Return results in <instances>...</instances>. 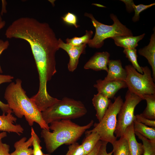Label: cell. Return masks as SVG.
<instances>
[{
    "instance_id": "30bf717a",
    "label": "cell",
    "mask_w": 155,
    "mask_h": 155,
    "mask_svg": "<svg viewBox=\"0 0 155 155\" xmlns=\"http://www.w3.org/2000/svg\"><path fill=\"white\" fill-rule=\"evenodd\" d=\"M110 56V53L107 51L97 52L86 63L84 68L96 71L104 70L107 72Z\"/></svg>"
},
{
    "instance_id": "5b68a950",
    "label": "cell",
    "mask_w": 155,
    "mask_h": 155,
    "mask_svg": "<svg viewBox=\"0 0 155 155\" xmlns=\"http://www.w3.org/2000/svg\"><path fill=\"white\" fill-rule=\"evenodd\" d=\"M141 67L143 74L138 72L131 65H126L125 82L128 90L144 100V95L155 94V84L151 69L147 66Z\"/></svg>"
},
{
    "instance_id": "f35d334b",
    "label": "cell",
    "mask_w": 155,
    "mask_h": 155,
    "mask_svg": "<svg viewBox=\"0 0 155 155\" xmlns=\"http://www.w3.org/2000/svg\"><path fill=\"white\" fill-rule=\"evenodd\" d=\"M2 21V18L1 16L0 15V22Z\"/></svg>"
},
{
    "instance_id": "9a60e30c",
    "label": "cell",
    "mask_w": 155,
    "mask_h": 155,
    "mask_svg": "<svg viewBox=\"0 0 155 155\" xmlns=\"http://www.w3.org/2000/svg\"><path fill=\"white\" fill-rule=\"evenodd\" d=\"M92 100L96 111V116L99 122L105 114L111 102V100L106 96L99 93L94 95Z\"/></svg>"
},
{
    "instance_id": "e575fe53",
    "label": "cell",
    "mask_w": 155,
    "mask_h": 155,
    "mask_svg": "<svg viewBox=\"0 0 155 155\" xmlns=\"http://www.w3.org/2000/svg\"><path fill=\"white\" fill-rule=\"evenodd\" d=\"M120 1L125 3L126 10L128 12H131L133 11V9L132 5L134 3L133 0H121Z\"/></svg>"
},
{
    "instance_id": "d590c367",
    "label": "cell",
    "mask_w": 155,
    "mask_h": 155,
    "mask_svg": "<svg viewBox=\"0 0 155 155\" xmlns=\"http://www.w3.org/2000/svg\"><path fill=\"white\" fill-rule=\"evenodd\" d=\"M6 132L3 131L0 133V141H1L2 139L7 136Z\"/></svg>"
},
{
    "instance_id": "8d00e7d4",
    "label": "cell",
    "mask_w": 155,
    "mask_h": 155,
    "mask_svg": "<svg viewBox=\"0 0 155 155\" xmlns=\"http://www.w3.org/2000/svg\"><path fill=\"white\" fill-rule=\"evenodd\" d=\"M5 22L4 21H2L0 22V30L3 28L5 25Z\"/></svg>"
},
{
    "instance_id": "8fae6325",
    "label": "cell",
    "mask_w": 155,
    "mask_h": 155,
    "mask_svg": "<svg viewBox=\"0 0 155 155\" xmlns=\"http://www.w3.org/2000/svg\"><path fill=\"white\" fill-rule=\"evenodd\" d=\"M107 74L104 80L125 82L127 73L120 60H110L108 64Z\"/></svg>"
},
{
    "instance_id": "4dcf8cb0",
    "label": "cell",
    "mask_w": 155,
    "mask_h": 155,
    "mask_svg": "<svg viewBox=\"0 0 155 155\" xmlns=\"http://www.w3.org/2000/svg\"><path fill=\"white\" fill-rule=\"evenodd\" d=\"M102 141V144L99 149L97 155H112V151L109 153H108L107 152L106 146L108 143Z\"/></svg>"
},
{
    "instance_id": "8992f818",
    "label": "cell",
    "mask_w": 155,
    "mask_h": 155,
    "mask_svg": "<svg viewBox=\"0 0 155 155\" xmlns=\"http://www.w3.org/2000/svg\"><path fill=\"white\" fill-rule=\"evenodd\" d=\"M114 99V102H111L101 120L95 123L92 129L88 131L97 132L100 137V140L111 144L117 140L114 132L117 126V116L123 103L120 95L115 97Z\"/></svg>"
},
{
    "instance_id": "484cf974",
    "label": "cell",
    "mask_w": 155,
    "mask_h": 155,
    "mask_svg": "<svg viewBox=\"0 0 155 155\" xmlns=\"http://www.w3.org/2000/svg\"><path fill=\"white\" fill-rule=\"evenodd\" d=\"M31 136L33 137L32 146H33V152L32 155H43L42 150V147L40 145L41 141L35 133L34 128H31Z\"/></svg>"
},
{
    "instance_id": "ba28073f",
    "label": "cell",
    "mask_w": 155,
    "mask_h": 155,
    "mask_svg": "<svg viewBox=\"0 0 155 155\" xmlns=\"http://www.w3.org/2000/svg\"><path fill=\"white\" fill-rule=\"evenodd\" d=\"M94 87L97 89L98 93L109 99H112L114 98L115 94L119 90L127 88V86L124 81H107L104 79H99L96 81V83L94 85Z\"/></svg>"
},
{
    "instance_id": "277c9868",
    "label": "cell",
    "mask_w": 155,
    "mask_h": 155,
    "mask_svg": "<svg viewBox=\"0 0 155 155\" xmlns=\"http://www.w3.org/2000/svg\"><path fill=\"white\" fill-rule=\"evenodd\" d=\"M85 16L90 18L95 28V35L88 43L89 46L94 48L101 47L104 44V40L108 38H112L117 36H133L131 31L122 24L116 15L110 14V18L113 22L111 25L102 24L96 20L92 14L85 13Z\"/></svg>"
},
{
    "instance_id": "44dd1931",
    "label": "cell",
    "mask_w": 155,
    "mask_h": 155,
    "mask_svg": "<svg viewBox=\"0 0 155 155\" xmlns=\"http://www.w3.org/2000/svg\"><path fill=\"white\" fill-rule=\"evenodd\" d=\"M113 155H130L129 146L126 139L123 136L120 137L112 144Z\"/></svg>"
},
{
    "instance_id": "5bb4252c",
    "label": "cell",
    "mask_w": 155,
    "mask_h": 155,
    "mask_svg": "<svg viewBox=\"0 0 155 155\" xmlns=\"http://www.w3.org/2000/svg\"><path fill=\"white\" fill-rule=\"evenodd\" d=\"M153 33L151 36L150 42L147 46L140 49L139 54L147 60L152 69V78L155 81V29H153Z\"/></svg>"
},
{
    "instance_id": "7a4b0ae2",
    "label": "cell",
    "mask_w": 155,
    "mask_h": 155,
    "mask_svg": "<svg viewBox=\"0 0 155 155\" xmlns=\"http://www.w3.org/2000/svg\"><path fill=\"white\" fill-rule=\"evenodd\" d=\"M93 123V120L84 126H80L70 120H61L52 122L49 128L53 132L42 129L40 133L46 151L51 154L62 145H70L76 142Z\"/></svg>"
},
{
    "instance_id": "2e32d148",
    "label": "cell",
    "mask_w": 155,
    "mask_h": 155,
    "mask_svg": "<svg viewBox=\"0 0 155 155\" xmlns=\"http://www.w3.org/2000/svg\"><path fill=\"white\" fill-rule=\"evenodd\" d=\"M145 34L133 36H117L112 38L115 44L124 49L135 48L138 46V42L144 37Z\"/></svg>"
},
{
    "instance_id": "e0dca14e",
    "label": "cell",
    "mask_w": 155,
    "mask_h": 155,
    "mask_svg": "<svg viewBox=\"0 0 155 155\" xmlns=\"http://www.w3.org/2000/svg\"><path fill=\"white\" fill-rule=\"evenodd\" d=\"M27 138L23 137L14 144L15 151L11 155H32L33 150L29 148L32 146L33 137H31L26 141Z\"/></svg>"
},
{
    "instance_id": "7402d4cb",
    "label": "cell",
    "mask_w": 155,
    "mask_h": 155,
    "mask_svg": "<svg viewBox=\"0 0 155 155\" xmlns=\"http://www.w3.org/2000/svg\"><path fill=\"white\" fill-rule=\"evenodd\" d=\"M93 34L91 30L86 31L85 34L80 37H74L71 38H67L66 43L73 46H79L84 44H87L91 39Z\"/></svg>"
},
{
    "instance_id": "74e56055",
    "label": "cell",
    "mask_w": 155,
    "mask_h": 155,
    "mask_svg": "<svg viewBox=\"0 0 155 155\" xmlns=\"http://www.w3.org/2000/svg\"><path fill=\"white\" fill-rule=\"evenodd\" d=\"M43 155H51L50 154L48 153V154H43Z\"/></svg>"
},
{
    "instance_id": "ac0fdd59",
    "label": "cell",
    "mask_w": 155,
    "mask_h": 155,
    "mask_svg": "<svg viewBox=\"0 0 155 155\" xmlns=\"http://www.w3.org/2000/svg\"><path fill=\"white\" fill-rule=\"evenodd\" d=\"M86 136L81 145L85 155L90 152L94 148L98 142L100 140L99 134L95 132H86Z\"/></svg>"
},
{
    "instance_id": "d6986e66",
    "label": "cell",
    "mask_w": 155,
    "mask_h": 155,
    "mask_svg": "<svg viewBox=\"0 0 155 155\" xmlns=\"http://www.w3.org/2000/svg\"><path fill=\"white\" fill-rule=\"evenodd\" d=\"M133 123L134 132L139 133L148 140H155V127L146 126L136 120Z\"/></svg>"
},
{
    "instance_id": "f1b7e54d",
    "label": "cell",
    "mask_w": 155,
    "mask_h": 155,
    "mask_svg": "<svg viewBox=\"0 0 155 155\" xmlns=\"http://www.w3.org/2000/svg\"><path fill=\"white\" fill-rule=\"evenodd\" d=\"M61 18L63 22L67 24L73 25L76 28L79 27L77 24V17L73 13L68 12L63 16L61 17Z\"/></svg>"
},
{
    "instance_id": "cb8c5ba5",
    "label": "cell",
    "mask_w": 155,
    "mask_h": 155,
    "mask_svg": "<svg viewBox=\"0 0 155 155\" xmlns=\"http://www.w3.org/2000/svg\"><path fill=\"white\" fill-rule=\"evenodd\" d=\"M123 53L129 61L131 63L133 67L138 72L143 74L142 67L139 65L137 62L138 56L137 54L136 49L135 48L131 49H124Z\"/></svg>"
},
{
    "instance_id": "f546056e",
    "label": "cell",
    "mask_w": 155,
    "mask_h": 155,
    "mask_svg": "<svg viewBox=\"0 0 155 155\" xmlns=\"http://www.w3.org/2000/svg\"><path fill=\"white\" fill-rule=\"evenodd\" d=\"M136 120L148 126L155 127V120L149 119L144 117L141 114L135 115Z\"/></svg>"
},
{
    "instance_id": "603a6c76",
    "label": "cell",
    "mask_w": 155,
    "mask_h": 155,
    "mask_svg": "<svg viewBox=\"0 0 155 155\" xmlns=\"http://www.w3.org/2000/svg\"><path fill=\"white\" fill-rule=\"evenodd\" d=\"M138 138L142 142L144 148L143 155H155V140H151L135 132Z\"/></svg>"
},
{
    "instance_id": "d4e9b609",
    "label": "cell",
    "mask_w": 155,
    "mask_h": 155,
    "mask_svg": "<svg viewBox=\"0 0 155 155\" xmlns=\"http://www.w3.org/2000/svg\"><path fill=\"white\" fill-rule=\"evenodd\" d=\"M14 77L10 75L0 74V84L4 83L10 82ZM0 109L3 114L11 113L13 112L7 104H5L0 100Z\"/></svg>"
},
{
    "instance_id": "9c48e42d",
    "label": "cell",
    "mask_w": 155,
    "mask_h": 155,
    "mask_svg": "<svg viewBox=\"0 0 155 155\" xmlns=\"http://www.w3.org/2000/svg\"><path fill=\"white\" fill-rule=\"evenodd\" d=\"M58 40L59 48L65 51L69 56V60L67 65V68L69 71L73 72L77 68L79 57L84 52L86 44L73 46L64 42L60 38Z\"/></svg>"
},
{
    "instance_id": "83f0119b",
    "label": "cell",
    "mask_w": 155,
    "mask_h": 155,
    "mask_svg": "<svg viewBox=\"0 0 155 155\" xmlns=\"http://www.w3.org/2000/svg\"><path fill=\"white\" fill-rule=\"evenodd\" d=\"M65 155H86L81 144L76 142L69 145Z\"/></svg>"
},
{
    "instance_id": "4316f807",
    "label": "cell",
    "mask_w": 155,
    "mask_h": 155,
    "mask_svg": "<svg viewBox=\"0 0 155 155\" xmlns=\"http://www.w3.org/2000/svg\"><path fill=\"white\" fill-rule=\"evenodd\" d=\"M155 5V3L148 5L140 4L137 5H135L134 3H133L132 6L133 9L134 11L135 14L132 18V21L134 22H136L138 21L140 19V13Z\"/></svg>"
},
{
    "instance_id": "1f68e13d",
    "label": "cell",
    "mask_w": 155,
    "mask_h": 155,
    "mask_svg": "<svg viewBox=\"0 0 155 155\" xmlns=\"http://www.w3.org/2000/svg\"><path fill=\"white\" fill-rule=\"evenodd\" d=\"M9 145L0 141V155H11L9 153Z\"/></svg>"
},
{
    "instance_id": "6da1fadb",
    "label": "cell",
    "mask_w": 155,
    "mask_h": 155,
    "mask_svg": "<svg viewBox=\"0 0 155 155\" xmlns=\"http://www.w3.org/2000/svg\"><path fill=\"white\" fill-rule=\"evenodd\" d=\"M6 88L4 97L7 104L16 116L21 118L24 116L29 125L37 123L42 129L50 131L49 126L44 120L42 112L31 98H29L22 86V80L17 79Z\"/></svg>"
},
{
    "instance_id": "3957f363",
    "label": "cell",
    "mask_w": 155,
    "mask_h": 155,
    "mask_svg": "<svg viewBox=\"0 0 155 155\" xmlns=\"http://www.w3.org/2000/svg\"><path fill=\"white\" fill-rule=\"evenodd\" d=\"M87 112L82 102L65 97L42 112V114L44 120L48 124L55 121L80 118Z\"/></svg>"
},
{
    "instance_id": "d6a6232c",
    "label": "cell",
    "mask_w": 155,
    "mask_h": 155,
    "mask_svg": "<svg viewBox=\"0 0 155 155\" xmlns=\"http://www.w3.org/2000/svg\"><path fill=\"white\" fill-rule=\"evenodd\" d=\"M9 45V43L8 40L4 41L0 40V55L6 49ZM3 72L2 70L0 65V73Z\"/></svg>"
},
{
    "instance_id": "836d02e7",
    "label": "cell",
    "mask_w": 155,
    "mask_h": 155,
    "mask_svg": "<svg viewBox=\"0 0 155 155\" xmlns=\"http://www.w3.org/2000/svg\"><path fill=\"white\" fill-rule=\"evenodd\" d=\"M102 141L100 140L96 144L93 149L89 153L86 155H97Z\"/></svg>"
},
{
    "instance_id": "4fadbf2b",
    "label": "cell",
    "mask_w": 155,
    "mask_h": 155,
    "mask_svg": "<svg viewBox=\"0 0 155 155\" xmlns=\"http://www.w3.org/2000/svg\"><path fill=\"white\" fill-rule=\"evenodd\" d=\"M17 120V118L11 113H3L2 115H0V131L15 133L20 135L21 133H23L24 129L20 124H13Z\"/></svg>"
},
{
    "instance_id": "ffe728a7",
    "label": "cell",
    "mask_w": 155,
    "mask_h": 155,
    "mask_svg": "<svg viewBox=\"0 0 155 155\" xmlns=\"http://www.w3.org/2000/svg\"><path fill=\"white\" fill-rule=\"evenodd\" d=\"M143 98L146 102L147 105L141 114L147 119L155 120V94L145 95Z\"/></svg>"
},
{
    "instance_id": "7c38bea8",
    "label": "cell",
    "mask_w": 155,
    "mask_h": 155,
    "mask_svg": "<svg viewBox=\"0 0 155 155\" xmlns=\"http://www.w3.org/2000/svg\"><path fill=\"white\" fill-rule=\"evenodd\" d=\"M135 135L133 123L126 128L123 136L127 141L130 155H142L144 152L143 145L137 141Z\"/></svg>"
},
{
    "instance_id": "52a82bcc",
    "label": "cell",
    "mask_w": 155,
    "mask_h": 155,
    "mask_svg": "<svg viewBox=\"0 0 155 155\" xmlns=\"http://www.w3.org/2000/svg\"><path fill=\"white\" fill-rule=\"evenodd\" d=\"M125 100L121 106L117 118L114 132L117 138L123 136L126 128L136 120L134 111L136 106L143 100L138 96L128 90L125 95Z\"/></svg>"
}]
</instances>
